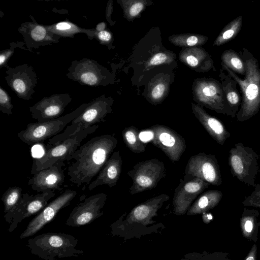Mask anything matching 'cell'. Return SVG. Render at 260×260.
<instances>
[{
	"label": "cell",
	"mask_w": 260,
	"mask_h": 260,
	"mask_svg": "<svg viewBox=\"0 0 260 260\" xmlns=\"http://www.w3.org/2000/svg\"><path fill=\"white\" fill-rule=\"evenodd\" d=\"M115 134H105L92 138L72 155L75 159L68 169L69 181L82 190L91 183L111 156L118 144Z\"/></svg>",
	"instance_id": "cell-1"
},
{
	"label": "cell",
	"mask_w": 260,
	"mask_h": 260,
	"mask_svg": "<svg viewBox=\"0 0 260 260\" xmlns=\"http://www.w3.org/2000/svg\"><path fill=\"white\" fill-rule=\"evenodd\" d=\"M169 199V196L162 193L137 205L127 214L124 213L110 225L111 235L128 240L160 233L165 226L153 218L157 216L158 210Z\"/></svg>",
	"instance_id": "cell-2"
},
{
	"label": "cell",
	"mask_w": 260,
	"mask_h": 260,
	"mask_svg": "<svg viewBox=\"0 0 260 260\" xmlns=\"http://www.w3.org/2000/svg\"><path fill=\"white\" fill-rule=\"evenodd\" d=\"M239 54L245 65L244 79L222 63L221 66L240 88L242 103L236 117L238 121L243 122L255 115L260 109V68L257 59L247 49L243 48Z\"/></svg>",
	"instance_id": "cell-3"
},
{
	"label": "cell",
	"mask_w": 260,
	"mask_h": 260,
	"mask_svg": "<svg viewBox=\"0 0 260 260\" xmlns=\"http://www.w3.org/2000/svg\"><path fill=\"white\" fill-rule=\"evenodd\" d=\"M78 240L63 233L47 232L28 240L27 246L30 252L45 260H53L55 257H78L84 251L77 249Z\"/></svg>",
	"instance_id": "cell-4"
},
{
	"label": "cell",
	"mask_w": 260,
	"mask_h": 260,
	"mask_svg": "<svg viewBox=\"0 0 260 260\" xmlns=\"http://www.w3.org/2000/svg\"><path fill=\"white\" fill-rule=\"evenodd\" d=\"M99 125H94L77 131L64 140L55 144L47 145L45 151L40 157L34 159L31 174L46 169L53 164L72 159V155L77 150L82 141L89 134L94 133Z\"/></svg>",
	"instance_id": "cell-5"
},
{
	"label": "cell",
	"mask_w": 260,
	"mask_h": 260,
	"mask_svg": "<svg viewBox=\"0 0 260 260\" xmlns=\"http://www.w3.org/2000/svg\"><path fill=\"white\" fill-rule=\"evenodd\" d=\"M113 100L105 95L96 98L88 103V106L64 132L50 139L48 145L55 144L75 134L92 125L105 121V118L112 112Z\"/></svg>",
	"instance_id": "cell-6"
},
{
	"label": "cell",
	"mask_w": 260,
	"mask_h": 260,
	"mask_svg": "<svg viewBox=\"0 0 260 260\" xmlns=\"http://www.w3.org/2000/svg\"><path fill=\"white\" fill-rule=\"evenodd\" d=\"M88 105V103H84L71 112L53 120L28 123L26 128L19 132L17 136L28 145L43 143L58 135L68 124L82 113Z\"/></svg>",
	"instance_id": "cell-7"
},
{
	"label": "cell",
	"mask_w": 260,
	"mask_h": 260,
	"mask_svg": "<svg viewBox=\"0 0 260 260\" xmlns=\"http://www.w3.org/2000/svg\"><path fill=\"white\" fill-rule=\"evenodd\" d=\"M259 156L251 148L241 143L235 145L229 151V164L233 176L248 185L255 187L256 176L260 172Z\"/></svg>",
	"instance_id": "cell-8"
},
{
	"label": "cell",
	"mask_w": 260,
	"mask_h": 260,
	"mask_svg": "<svg viewBox=\"0 0 260 260\" xmlns=\"http://www.w3.org/2000/svg\"><path fill=\"white\" fill-rule=\"evenodd\" d=\"M166 169L163 161L152 158L140 161L127 172L132 184L129 193L134 195L156 187L166 176Z\"/></svg>",
	"instance_id": "cell-9"
},
{
	"label": "cell",
	"mask_w": 260,
	"mask_h": 260,
	"mask_svg": "<svg viewBox=\"0 0 260 260\" xmlns=\"http://www.w3.org/2000/svg\"><path fill=\"white\" fill-rule=\"evenodd\" d=\"M66 76L82 85L105 86L109 82L110 74L106 69L94 59L84 58L72 61Z\"/></svg>",
	"instance_id": "cell-10"
},
{
	"label": "cell",
	"mask_w": 260,
	"mask_h": 260,
	"mask_svg": "<svg viewBox=\"0 0 260 260\" xmlns=\"http://www.w3.org/2000/svg\"><path fill=\"white\" fill-rule=\"evenodd\" d=\"M195 178L213 185L221 184L220 167L215 155L199 152L189 158L185 168L184 180Z\"/></svg>",
	"instance_id": "cell-11"
},
{
	"label": "cell",
	"mask_w": 260,
	"mask_h": 260,
	"mask_svg": "<svg viewBox=\"0 0 260 260\" xmlns=\"http://www.w3.org/2000/svg\"><path fill=\"white\" fill-rule=\"evenodd\" d=\"M55 196V193L52 191L37 192L35 195L23 193L18 205L4 214L6 221L10 224L8 231L13 232L23 219L39 213Z\"/></svg>",
	"instance_id": "cell-12"
},
{
	"label": "cell",
	"mask_w": 260,
	"mask_h": 260,
	"mask_svg": "<svg viewBox=\"0 0 260 260\" xmlns=\"http://www.w3.org/2000/svg\"><path fill=\"white\" fill-rule=\"evenodd\" d=\"M107 199V194L101 192L87 197L82 195L74 208L66 222L67 225L79 227L90 224L104 214L102 210Z\"/></svg>",
	"instance_id": "cell-13"
},
{
	"label": "cell",
	"mask_w": 260,
	"mask_h": 260,
	"mask_svg": "<svg viewBox=\"0 0 260 260\" xmlns=\"http://www.w3.org/2000/svg\"><path fill=\"white\" fill-rule=\"evenodd\" d=\"M148 129L152 133L153 145L161 149L171 161L180 159L186 148V141L181 135L163 125H154Z\"/></svg>",
	"instance_id": "cell-14"
},
{
	"label": "cell",
	"mask_w": 260,
	"mask_h": 260,
	"mask_svg": "<svg viewBox=\"0 0 260 260\" xmlns=\"http://www.w3.org/2000/svg\"><path fill=\"white\" fill-rule=\"evenodd\" d=\"M5 79L8 85L19 99L29 101L35 92L38 78L32 66L27 64L10 67Z\"/></svg>",
	"instance_id": "cell-15"
},
{
	"label": "cell",
	"mask_w": 260,
	"mask_h": 260,
	"mask_svg": "<svg viewBox=\"0 0 260 260\" xmlns=\"http://www.w3.org/2000/svg\"><path fill=\"white\" fill-rule=\"evenodd\" d=\"M77 194L76 190L68 189L49 203L28 223L25 229L20 234V239L26 238L36 234L46 224L52 221L60 210L69 206Z\"/></svg>",
	"instance_id": "cell-16"
},
{
	"label": "cell",
	"mask_w": 260,
	"mask_h": 260,
	"mask_svg": "<svg viewBox=\"0 0 260 260\" xmlns=\"http://www.w3.org/2000/svg\"><path fill=\"white\" fill-rule=\"evenodd\" d=\"M209 185L208 183L197 178L189 180L180 179L173 197L174 214L178 216L186 214L194 200Z\"/></svg>",
	"instance_id": "cell-17"
},
{
	"label": "cell",
	"mask_w": 260,
	"mask_h": 260,
	"mask_svg": "<svg viewBox=\"0 0 260 260\" xmlns=\"http://www.w3.org/2000/svg\"><path fill=\"white\" fill-rule=\"evenodd\" d=\"M198 93V100L202 105L218 113L232 117V112L220 82L212 78L203 80L199 87Z\"/></svg>",
	"instance_id": "cell-18"
},
{
	"label": "cell",
	"mask_w": 260,
	"mask_h": 260,
	"mask_svg": "<svg viewBox=\"0 0 260 260\" xmlns=\"http://www.w3.org/2000/svg\"><path fill=\"white\" fill-rule=\"evenodd\" d=\"M72 101L68 93H56L45 96L29 107L32 118L37 122H45L58 118Z\"/></svg>",
	"instance_id": "cell-19"
},
{
	"label": "cell",
	"mask_w": 260,
	"mask_h": 260,
	"mask_svg": "<svg viewBox=\"0 0 260 260\" xmlns=\"http://www.w3.org/2000/svg\"><path fill=\"white\" fill-rule=\"evenodd\" d=\"M29 17L32 21L21 23L18 29L27 50L31 52V49H38L59 42L61 37L48 30L45 25L38 23L31 15Z\"/></svg>",
	"instance_id": "cell-20"
},
{
	"label": "cell",
	"mask_w": 260,
	"mask_h": 260,
	"mask_svg": "<svg viewBox=\"0 0 260 260\" xmlns=\"http://www.w3.org/2000/svg\"><path fill=\"white\" fill-rule=\"evenodd\" d=\"M63 161L56 162L50 167L36 172L29 178L28 184L37 192L61 191L65 178Z\"/></svg>",
	"instance_id": "cell-21"
},
{
	"label": "cell",
	"mask_w": 260,
	"mask_h": 260,
	"mask_svg": "<svg viewBox=\"0 0 260 260\" xmlns=\"http://www.w3.org/2000/svg\"><path fill=\"white\" fill-rule=\"evenodd\" d=\"M122 160L119 150L113 152L104 164L96 179L88 186L90 191L106 185L112 188L117 184L122 171Z\"/></svg>",
	"instance_id": "cell-22"
},
{
	"label": "cell",
	"mask_w": 260,
	"mask_h": 260,
	"mask_svg": "<svg viewBox=\"0 0 260 260\" xmlns=\"http://www.w3.org/2000/svg\"><path fill=\"white\" fill-rule=\"evenodd\" d=\"M192 109L196 117L210 136L218 144L223 145L230 137V133L218 119L208 114L200 106L192 104Z\"/></svg>",
	"instance_id": "cell-23"
},
{
	"label": "cell",
	"mask_w": 260,
	"mask_h": 260,
	"mask_svg": "<svg viewBox=\"0 0 260 260\" xmlns=\"http://www.w3.org/2000/svg\"><path fill=\"white\" fill-rule=\"evenodd\" d=\"M222 193L218 190H209L200 195L194 201L186 213L193 216L205 214L215 207L222 197Z\"/></svg>",
	"instance_id": "cell-24"
},
{
	"label": "cell",
	"mask_w": 260,
	"mask_h": 260,
	"mask_svg": "<svg viewBox=\"0 0 260 260\" xmlns=\"http://www.w3.org/2000/svg\"><path fill=\"white\" fill-rule=\"evenodd\" d=\"M219 76L224 95L232 112V118H235L242 103V96L237 89L238 83L232 77L226 75L222 69L220 70Z\"/></svg>",
	"instance_id": "cell-25"
},
{
	"label": "cell",
	"mask_w": 260,
	"mask_h": 260,
	"mask_svg": "<svg viewBox=\"0 0 260 260\" xmlns=\"http://www.w3.org/2000/svg\"><path fill=\"white\" fill-rule=\"evenodd\" d=\"M45 25L48 30L61 37L73 38L77 34H84L89 40L94 38V28H82L70 21L64 20Z\"/></svg>",
	"instance_id": "cell-26"
},
{
	"label": "cell",
	"mask_w": 260,
	"mask_h": 260,
	"mask_svg": "<svg viewBox=\"0 0 260 260\" xmlns=\"http://www.w3.org/2000/svg\"><path fill=\"white\" fill-rule=\"evenodd\" d=\"M140 131L134 126L124 128L122 132L123 142L134 153H140L145 151L146 145L140 138Z\"/></svg>",
	"instance_id": "cell-27"
},
{
	"label": "cell",
	"mask_w": 260,
	"mask_h": 260,
	"mask_svg": "<svg viewBox=\"0 0 260 260\" xmlns=\"http://www.w3.org/2000/svg\"><path fill=\"white\" fill-rule=\"evenodd\" d=\"M243 17L239 16L227 24L214 41L213 46H219L235 39L240 31Z\"/></svg>",
	"instance_id": "cell-28"
},
{
	"label": "cell",
	"mask_w": 260,
	"mask_h": 260,
	"mask_svg": "<svg viewBox=\"0 0 260 260\" xmlns=\"http://www.w3.org/2000/svg\"><path fill=\"white\" fill-rule=\"evenodd\" d=\"M222 63L235 73L246 75L245 63L239 53L233 49L225 50L221 54Z\"/></svg>",
	"instance_id": "cell-29"
},
{
	"label": "cell",
	"mask_w": 260,
	"mask_h": 260,
	"mask_svg": "<svg viewBox=\"0 0 260 260\" xmlns=\"http://www.w3.org/2000/svg\"><path fill=\"white\" fill-rule=\"evenodd\" d=\"M22 188L19 186L8 188L3 193L2 201L4 206V214L13 209L19 203L22 197Z\"/></svg>",
	"instance_id": "cell-30"
},
{
	"label": "cell",
	"mask_w": 260,
	"mask_h": 260,
	"mask_svg": "<svg viewBox=\"0 0 260 260\" xmlns=\"http://www.w3.org/2000/svg\"><path fill=\"white\" fill-rule=\"evenodd\" d=\"M10 48L4 49L0 51V68L5 67L8 69L10 67L8 66V62L9 59L12 56L14 52V49L16 48H20L23 50H25L24 47L25 43L24 41L13 42L9 44Z\"/></svg>",
	"instance_id": "cell-31"
},
{
	"label": "cell",
	"mask_w": 260,
	"mask_h": 260,
	"mask_svg": "<svg viewBox=\"0 0 260 260\" xmlns=\"http://www.w3.org/2000/svg\"><path fill=\"white\" fill-rule=\"evenodd\" d=\"M13 105L11 98L8 92L2 86L0 87V111L3 113L10 115L12 114Z\"/></svg>",
	"instance_id": "cell-32"
},
{
	"label": "cell",
	"mask_w": 260,
	"mask_h": 260,
	"mask_svg": "<svg viewBox=\"0 0 260 260\" xmlns=\"http://www.w3.org/2000/svg\"><path fill=\"white\" fill-rule=\"evenodd\" d=\"M254 190L242 202L246 206L260 208V185L256 184Z\"/></svg>",
	"instance_id": "cell-33"
},
{
	"label": "cell",
	"mask_w": 260,
	"mask_h": 260,
	"mask_svg": "<svg viewBox=\"0 0 260 260\" xmlns=\"http://www.w3.org/2000/svg\"><path fill=\"white\" fill-rule=\"evenodd\" d=\"M215 256L206 252L199 253L197 252H189L178 260H215Z\"/></svg>",
	"instance_id": "cell-34"
},
{
	"label": "cell",
	"mask_w": 260,
	"mask_h": 260,
	"mask_svg": "<svg viewBox=\"0 0 260 260\" xmlns=\"http://www.w3.org/2000/svg\"><path fill=\"white\" fill-rule=\"evenodd\" d=\"M94 38L101 44L109 46L112 40V35L108 30L105 29L101 31L95 30Z\"/></svg>",
	"instance_id": "cell-35"
},
{
	"label": "cell",
	"mask_w": 260,
	"mask_h": 260,
	"mask_svg": "<svg viewBox=\"0 0 260 260\" xmlns=\"http://www.w3.org/2000/svg\"><path fill=\"white\" fill-rule=\"evenodd\" d=\"M244 234L249 235L252 232L254 225V218L252 215H243L241 219Z\"/></svg>",
	"instance_id": "cell-36"
},
{
	"label": "cell",
	"mask_w": 260,
	"mask_h": 260,
	"mask_svg": "<svg viewBox=\"0 0 260 260\" xmlns=\"http://www.w3.org/2000/svg\"><path fill=\"white\" fill-rule=\"evenodd\" d=\"M165 90V86L163 84H158L153 89L151 96L154 100L159 99L162 97Z\"/></svg>",
	"instance_id": "cell-37"
},
{
	"label": "cell",
	"mask_w": 260,
	"mask_h": 260,
	"mask_svg": "<svg viewBox=\"0 0 260 260\" xmlns=\"http://www.w3.org/2000/svg\"><path fill=\"white\" fill-rule=\"evenodd\" d=\"M167 59V56L166 54L159 53L153 56L150 61V63L152 65H158L165 62Z\"/></svg>",
	"instance_id": "cell-38"
},
{
	"label": "cell",
	"mask_w": 260,
	"mask_h": 260,
	"mask_svg": "<svg viewBox=\"0 0 260 260\" xmlns=\"http://www.w3.org/2000/svg\"><path fill=\"white\" fill-rule=\"evenodd\" d=\"M143 7V4L140 2L134 4L129 9V15L131 16H135L137 15L142 10Z\"/></svg>",
	"instance_id": "cell-39"
},
{
	"label": "cell",
	"mask_w": 260,
	"mask_h": 260,
	"mask_svg": "<svg viewBox=\"0 0 260 260\" xmlns=\"http://www.w3.org/2000/svg\"><path fill=\"white\" fill-rule=\"evenodd\" d=\"M112 4V1H109V2L107 3L106 10V17L111 25H113L114 24V23L112 21L111 19V15L113 11Z\"/></svg>",
	"instance_id": "cell-40"
},
{
	"label": "cell",
	"mask_w": 260,
	"mask_h": 260,
	"mask_svg": "<svg viewBox=\"0 0 260 260\" xmlns=\"http://www.w3.org/2000/svg\"><path fill=\"white\" fill-rule=\"evenodd\" d=\"M256 245L254 244L251 248L245 260H256Z\"/></svg>",
	"instance_id": "cell-41"
},
{
	"label": "cell",
	"mask_w": 260,
	"mask_h": 260,
	"mask_svg": "<svg viewBox=\"0 0 260 260\" xmlns=\"http://www.w3.org/2000/svg\"><path fill=\"white\" fill-rule=\"evenodd\" d=\"M106 23L104 22L98 23L94 28L96 31H101L106 29Z\"/></svg>",
	"instance_id": "cell-42"
},
{
	"label": "cell",
	"mask_w": 260,
	"mask_h": 260,
	"mask_svg": "<svg viewBox=\"0 0 260 260\" xmlns=\"http://www.w3.org/2000/svg\"><path fill=\"white\" fill-rule=\"evenodd\" d=\"M53 260H57V259H56V258H54Z\"/></svg>",
	"instance_id": "cell-43"
}]
</instances>
